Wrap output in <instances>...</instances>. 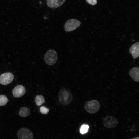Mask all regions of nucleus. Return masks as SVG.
<instances>
[{
	"instance_id": "1",
	"label": "nucleus",
	"mask_w": 139,
	"mask_h": 139,
	"mask_svg": "<svg viewBox=\"0 0 139 139\" xmlns=\"http://www.w3.org/2000/svg\"><path fill=\"white\" fill-rule=\"evenodd\" d=\"M59 102L63 105L70 104L73 100V96L70 92L67 89H62L58 94Z\"/></svg>"
},
{
	"instance_id": "2",
	"label": "nucleus",
	"mask_w": 139,
	"mask_h": 139,
	"mask_svg": "<svg viewBox=\"0 0 139 139\" xmlns=\"http://www.w3.org/2000/svg\"><path fill=\"white\" fill-rule=\"evenodd\" d=\"M86 111L90 114L96 113L99 110L100 105L99 102L96 100H93L86 102L84 105Z\"/></svg>"
},
{
	"instance_id": "3",
	"label": "nucleus",
	"mask_w": 139,
	"mask_h": 139,
	"mask_svg": "<svg viewBox=\"0 0 139 139\" xmlns=\"http://www.w3.org/2000/svg\"><path fill=\"white\" fill-rule=\"evenodd\" d=\"M44 59L47 65H53L57 61V53L54 50H49L45 54Z\"/></svg>"
},
{
	"instance_id": "4",
	"label": "nucleus",
	"mask_w": 139,
	"mask_h": 139,
	"mask_svg": "<svg viewBox=\"0 0 139 139\" xmlns=\"http://www.w3.org/2000/svg\"><path fill=\"white\" fill-rule=\"evenodd\" d=\"M80 24L81 22L79 20L72 19L69 20L66 22L64 27L66 31L70 32L75 30Z\"/></svg>"
},
{
	"instance_id": "5",
	"label": "nucleus",
	"mask_w": 139,
	"mask_h": 139,
	"mask_svg": "<svg viewBox=\"0 0 139 139\" xmlns=\"http://www.w3.org/2000/svg\"><path fill=\"white\" fill-rule=\"evenodd\" d=\"M18 139H33V134L29 129L25 128H21L19 130L17 133Z\"/></svg>"
},
{
	"instance_id": "6",
	"label": "nucleus",
	"mask_w": 139,
	"mask_h": 139,
	"mask_svg": "<svg viewBox=\"0 0 139 139\" xmlns=\"http://www.w3.org/2000/svg\"><path fill=\"white\" fill-rule=\"evenodd\" d=\"M118 123L117 119L113 116H106L103 119L104 126L108 128H112L115 127Z\"/></svg>"
},
{
	"instance_id": "7",
	"label": "nucleus",
	"mask_w": 139,
	"mask_h": 139,
	"mask_svg": "<svg viewBox=\"0 0 139 139\" xmlns=\"http://www.w3.org/2000/svg\"><path fill=\"white\" fill-rule=\"evenodd\" d=\"M14 76L10 72H6L0 75V84L4 85H7L12 81Z\"/></svg>"
},
{
	"instance_id": "8",
	"label": "nucleus",
	"mask_w": 139,
	"mask_h": 139,
	"mask_svg": "<svg viewBox=\"0 0 139 139\" xmlns=\"http://www.w3.org/2000/svg\"><path fill=\"white\" fill-rule=\"evenodd\" d=\"M25 92V88L22 85L16 86L12 90V94L14 97H21L24 95Z\"/></svg>"
},
{
	"instance_id": "9",
	"label": "nucleus",
	"mask_w": 139,
	"mask_h": 139,
	"mask_svg": "<svg viewBox=\"0 0 139 139\" xmlns=\"http://www.w3.org/2000/svg\"><path fill=\"white\" fill-rule=\"evenodd\" d=\"M65 1V0H47L46 3L49 7L55 8L62 5Z\"/></svg>"
},
{
	"instance_id": "10",
	"label": "nucleus",
	"mask_w": 139,
	"mask_h": 139,
	"mask_svg": "<svg viewBox=\"0 0 139 139\" xmlns=\"http://www.w3.org/2000/svg\"><path fill=\"white\" fill-rule=\"evenodd\" d=\"M130 53L132 54L134 59L138 57L139 56V43L136 42L132 45L129 50Z\"/></svg>"
},
{
	"instance_id": "11",
	"label": "nucleus",
	"mask_w": 139,
	"mask_h": 139,
	"mask_svg": "<svg viewBox=\"0 0 139 139\" xmlns=\"http://www.w3.org/2000/svg\"><path fill=\"white\" fill-rule=\"evenodd\" d=\"M131 77L133 80L136 82H139V68L135 67L131 69L129 72Z\"/></svg>"
},
{
	"instance_id": "12",
	"label": "nucleus",
	"mask_w": 139,
	"mask_h": 139,
	"mask_svg": "<svg viewBox=\"0 0 139 139\" xmlns=\"http://www.w3.org/2000/svg\"><path fill=\"white\" fill-rule=\"evenodd\" d=\"M30 111L29 108L26 107L21 108L19 113V116L22 117H25L29 115Z\"/></svg>"
},
{
	"instance_id": "13",
	"label": "nucleus",
	"mask_w": 139,
	"mask_h": 139,
	"mask_svg": "<svg viewBox=\"0 0 139 139\" xmlns=\"http://www.w3.org/2000/svg\"><path fill=\"white\" fill-rule=\"evenodd\" d=\"M35 101L36 104L39 106L45 102V100L44 96L42 95H37L35 98Z\"/></svg>"
},
{
	"instance_id": "14",
	"label": "nucleus",
	"mask_w": 139,
	"mask_h": 139,
	"mask_svg": "<svg viewBox=\"0 0 139 139\" xmlns=\"http://www.w3.org/2000/svg\"><path fill=\"white\" fill-rule=\"evenodd\" d=\"M8 101L7 97L4 95H0V106H3L6 105Z\"/></svg>"
},
{
	"instance_id": "15",
	"label": "nucleus",
	"mask_w": 139,
	"mask_h": 139,
	"mask_svg": "<svg viewBox=\"0 0 139 139\" xmlns=\"http://www.w3.org/2000/svg\"><path fill=\"white\" fill-rule=\"evenodd\" d=\"M89 128V126L86 124L82 125L80 128V132L81 133L84 134L87 132Z\"/></svg>"
},
{
	"instance_id": "16",
	"label": "nucleus",
	"mask_w": 139,
	"mask_h": 139,
	"mask_svg": "<svg viewBox=\"0 0 139 139\" xmlns=\"http://www.w3.org/2000/svg\"><path fill=\"white\" fill-rule=\"evenodd\" d=\"M40 111L42 114H46L49 112V109L46 107L42 106L40 108Z\"/></svg>"
},
{
	"instance_id": "17",
	"label": "nucleus",
	"mask_w": 139,
	"mask_h": 139,
	"mask_svg": "<svg viewBox=\"0 0 139 139\" xmlns=\"http://www.w3.org/2000/svg\"><path fill=\"white\" fill-rule=\"evenodd\" d=\"M87 2L90 4L94 5H95L97 3V0H86Z\"/></svg>"
},
{
	"instance_id": "18",
	"label": "nucleus",
	"mask_w": 139,
	"mask_h": 139,
	"mask_svg": "<svg viewBox=\"0 0 139 139\" xmlns=\"http://www.w3.org/2000/svg\"><path fill=\"white\" fill-rule=\"evenodd\" d=\"M132 139H139V137H136L133 138H132Z\"/></svg>"
}]
</instances>
